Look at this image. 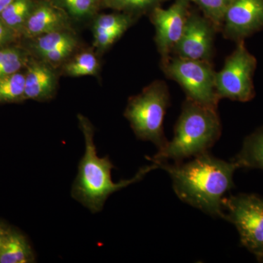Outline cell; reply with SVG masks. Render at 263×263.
Masks as SVG:
<instances>
[{
  "label": "cell",
  "instance_id": "cell-1",
  "mask_svg": "<svg viewBox=\"0 0 263 263\" xmlns=\"http://www.w3.org/2000/svg\"><path fill=\"white\" fill-rule=\"evenodd\" d=\"M153 162L168 173L180 200L224 219V195L234 186L233 174L238 168L234 162H226L205 152L187 163Z\"/></svg>",
  "mask_w": 263,
  "mask_h": 263
},
{
  "label": "cell",
  "instance_id": "cell-2",
  "mask_svg": "<svg viewBox=\"0 0 263 263\" xmlns=\"http://www.w3.org/2000/svg\"><path fill=\"white\" fill-rule=\"evenodd\" d=\"M79 127L84 135L85 153L79 165V172L72 188V197L92 214L103 209L108 197L115 192L138 182L151 171L159 168L157 164L146 166L135 177L119 183L112 181L111 170L114 165L108 156L99 157L94 141L95 128L82 114L78 115Z\"/></svg>",
  "mask_w": 263,
  "mask_h": 263
},
{
  "label": "cell",
  "instance_id": "cell-3",
  "mask_svg": "<svg viewBox=\"0 0 263 263\" xmlns=\"http://www.w3.org/2000/svg\"><path fill=\"white\" fill-rule=\"evenodd\" d=\"M217 109L186 99L175 127L172 141L167 142L151 160L179 162L184 159L208 152L221 136Z\"/></svg>",
  "mask_w": 263,
  "mask_h": 263
},
{
  "label": "cell",
  "instance_id": "cell-4",
  "mask_svg": "<svg viewBox=\"0 0 263 263\" xmlns=\"http://www.w3.org/2000/svg\"><path fill=\"white\" fill-rule=\"evenodd\" d=\"M168 89L163 81L148 85L136 96L132 97L124 111L137 138L155 143L158 149L167 143L163 122L169 105Z\"/></svg>",
  "mask_w": 263,
  "mask_h": 263
},
{
  "label": "cell",
  "instance_id": "cell-5",
  "mask_svg": "<svg viewBox=\"0 0 263 263\" xmlns=\"http://www.w3.org/2000/svg\"><path fill=\"white\" fill-rule=\"evenodd\" d=\"M164 73L179 83L189 100L217 109L219 99L216 89V72L210 62L181 57H168L162 61Z\"/></svg>",
  "mask_w": 263,
  "mask_h": 263
},
{
  "label": "cell",
  "instance_id": "cell-6",
  "mask_svg": "<svg viewBox=\"0 0 263 263\" xmlns=\"http://www.w3.org/2000/svg\"><path fill=\"white\" fill-rule=\"evenodd\" d=\"M257 65V59L247 49L245 41L237 42L223 68L216 72V89L219 99L241 103L252 100L255 96L253 77Z\"/></svg>",
  "mask_w": 263,
  "mask_h": 263
},
{
  "label": "cell",
  "instance_id": "cell-7",
  "mask_svg": "<svg viewBox=\"0 0 263 263\" xmlns=\"http://www.w3.org/2000/svg\"><path fill=\"white\" fill-rule=\"evenodd\" d=\"M223 205L224 219L237 228L241 245L260 260L263 257V198L240 194L226 197Z\"/></svg>",
  "mask_w": 263,
  "mask_h": 263
},
{
  "label": "cell",
  "instance_id": "cell-8",
  "mask_svg": "<svg viewBox=\"0 0 263 263\" xmlns=\"http://www.w3.org/2000/svg\"><path fill=\"white\" fill-rule=\"evenodd\" d=\"M190 0H176L167 9L157 6L152 10L151 21L156 29L155 42L162 57L167 60L182 35L187 19Z\"/></svg>",
  "mask_w": 263,
  "mask_h": 263
},
{
  "label": "cell",
  "instance_id": "cell-9",
  "mask_svg": "<svg viewBox=\"0 0 263 263\" xmlns=\"http://www.w3.org/2000/svg\"><path fill=\"white\" fill-rule=\"evenodd\" d=\"M214 31L215 27L206 17L189 13L182 35L172 53L181 58L209 61L212 54Z\"/></svg>",
  "mask_w": 263,
  "mask_h": 263
},
{
  "label": "cell",
  "instance_id": "cell-10",
  "mask_svg": "<svg viewBox=\"0 0 263 263\" xmlns=\"http://www.w3.org/2000/svg\"><path fill=\"white\" fill-rule=\"evenodd\" d=\"M224 36L238 42L263 29V0H232L224 15Z\"/></svg>",
  "mask_w": 263,
  "mask_h": 263
},
{
  "label": "cell",
  "instance_id": "cell-11",
  "mask_svg": "<svg viewBox=\"0 0 263 263\" xmlns=\"http://www.w3.org/2000/svg\"><path fill=\"white\" fill-rule=\"evenodd\" d=\"M27 48L32 56L57 68L76 53L79 41L72 29L55 31L27 40Z\"/></svg>",
  "mask_w": 263,
  "mask_h": 263
},
{
  "label": "cell",
  "instance_id": "cell-12",
  "mask_svg": "<svg viewBox=\"0 0 263 263\" xmlns=\"http://www.w3.org/2000/svg\"><path fill=\"white\" fill-rule=\"evenodd\" d=\"M71 29V18L52 0H37L24 26L22 37L32 39L55 31Z\"/></svg>",
  "mask_w": 263,
  "mask_h": 263
},
{
  "label": "cell",
  "instance_id": "cell-13",
  "mask_svg": "<svg viewBox=\"0 0 263 263\" xmlns=\"http://www.w3.org/2000/svg\"><path fill=\"white\" fill-rule=\"evenodd\" d=\"M24 73V101H48L55 96L59 78L56 68L53 66L32 56L26 66Z\"/></svg>",
  "mask_w": 263,
  "mask_h": 263
},
{
  "label": "cell",
  "instance_id": "cell-14",
  "mask_svg": "<svg viewBox=\"0 0 263 263\" xmlns=\"http://www.w3.org/2000/svg\"><path fill=\"white\" fill-rule=\"evenodd\" d=\"M35 255L27 237L9 226L0 252V263H31Z\"/></svg>",
  "mask_w": 263,
  "mask_h": 263
},
{
  "label": "cell",
  "instance_id": "cell-15",
  "mask_svg": "<svg viewBox=\"0 0 263 263\" xmlns=\"http://www.w3.org/2000/svg\"><path fill=\"white\" fill-rule=\"evenodd\" d=\"M233 162L239 167L263 171V125L246 138L243 147Z\"/></svg>",
  "mask_w": 263,
  "mask_h": 263
},
{
  "label": "cell",
  "instance_id": "cell-16",
  "mask_svg": "<svg viewBox=\"0 0 263 263\" xmlns=\"http://www.w3.org/2000/svg\"><path fill=\"white\" fill-rule=\"evenodd\" d=\"M100 64L93 52L82 51L73 55L62 65V73L70 77L97 76L100 72Z\"/></svg>",
  "mask_w": 263,
  "mask_h": 263
},
{
  "label": "cell",
  "instance_id": "cell-17",
  "mask_svg": "<svg viewBox=\"0 0 263 263\" xmlns=\"http://www.w3.org/2000/svg\"><path fill=\"white\" fill-rule=\"evenodd\" d=\"M36 3L37 0H14L0 13V18L22 37L24 26Z\"/></svg>",
  "mask_w": 263,
  "mask_h": 263
},
{
  "label": "cell",
  "instance_id": "cell-18",
  "mask_svg": "<svg viewBox=\"0 0 263 263\" xmlns=\"http://www.w3.org/2000/svg\"><path fill=\"white\" fill-rule=\"evenodd\" d=\"M32 54L25 47L12 46L0 48V77L25 68Z\"/></svg>",
  "mask_w": 263,
  "mask_h": 263
},
{
  "label": "cell",
  "instance_id": "cell-19",
  "mask_svg": "<svg viewBox=\"0 0 263 263\" xmlns=\"http://www.w3.org/2000/svg\"><path fill=\"white\" fill-rule=\"evenodd\" d=\"M57 6L65 10L71 20L84 21L95 18L103 0H52Z\"/></svg>",
  "mask_w": 263,
  "mask_h": 263
},
{
  "label": "cell",
  "instance_id": "cell-20",
  "mask_svg": "<svg viewBox=\"0 0 263 263\" xmlns=\"http://www.w3.org/2000/svg\"><path fill=\"white\" fill-rule=\"evenodd\" d=\"M25 73L19 71L0 77V103H19L24 101Z\"/></svg>",
  "mask_w": 263,
  "mask_h": 263
},
{
  "label": "cell",
  "instance_id": "cell-21",
  "mask_svg": "<svg viewBox=\"0 0 263 263\" xmlns=\"http://www.w3.org/2000/svg\"><path fill=\"white\" fill-rule=\"evenodd\" d=\"M136 17L119 12L110 14L97 15L93 22V36L110 32L118 28L129 29Z\"/></svg>",
  "mask_w": 263,
  "mask_h": 263
},
{
  "label": "cell",
  "instance_id": "cell-22",
  "mask_svg": "<svg viewBox=\"0 0 263 263\" xmlns=\"http://www.w3.org/2000/svg\"><path fill=\"white\" fill-rule=\"evenodd\" d=\"M162 0H103L105 8L136 17L158 6Z\"/></svg>",
  "mask_w": 263,
  "mask_h": 263
},
{
  "label": "cell",
  "instance_id": "cell-23",
  "mask_svg": "<svg viewBox=\"0 0 263 263\" xmlns=\"http://www.w3.org/2000/svg\"><path fill=\"white\" fill-rule=\"evenodd\" d=\"M200 7L216 29L222 28L224 15L232 0H190Z\"/></svg>",
  "mask_w": 263,
  "mask_h": 263
},
{
  "label": "cell",
  "instance_id": "cell-24",
  "mask_svg": "<svg viewBox=\"0 0 263 263\" xmlns=\"http://www.w3.org/2000/svg\"><path fill=\"white\" fill-rule=\"evenodd\" d=\"M127 30L125 28H118L94 36V46L98 51L103 52L110 48L117 40L122 37Z\"/></svg>",
  "mask_w": 263,
  "mask_h": 263
},
{
  "label": "cell",
  "instance_id": "cell-25",
  "mask_svg": "<svg viewBox=\"0 0 263 263\" xmlns=\"http://www.w3.org/2000/svg\"><path fill=\"white\" fill-rule=\"evenodd\" d=\"M20 37L18 33L8 27L0 18V48L12 46Z\"/></svg>",
  "mask_w": 263,
  "mask_h": 263
},
{
  "label": "cell",
  "instance_id": "cell-26",
  "mask_svg": "<svg viewBox=\"0 0 263 263\" xmlns=\"http://www.w3.org/2000/svg\"><path fill=\"white\" fill-rule=\"evenodd\" d=\"M8 228H9V226L5 224L3 221H0V252H1L2 247H3V243H4L5 236H6Z\"/></svg>",
  "mask_w": 263,
  "mask_h": 263
},
{
  "label": "cell",
  "instance_id": "cell-27",
  "mask_svg": "<svg viewBox=\"0 0 263 263\" xmlns=\"http://www.w3.org/2000/svg\"><path fill=\"white\" fill-rule=\"evenodd\" d=\"M14 0H0V13Z\"/></svg>",
  "mask_w": 263,
  "mask_h": 263
},
{
  "label": "cell",
  "instance_id": "cell-28",
  "mask_svg": "<svg viewBox=\"0 0 263 263\" xmlns=\"http://www.w3.org/2000/svg\"><path fill=\"white\" fill-rule=\"evenodd\" d=\"M259 261H260V262H263V257H262V259H260V260H259Z\"/></svg>",
  "mask_w": 263,
  "mask_h": 263
},
{
  "label": "cell",
  "instance_id": "cell-29",
  "mask_svg": "<svg viewBox=\"0 0 263 263\" xmlns=\"http://www.w3.org/2000/svg\"></svg>",
  "mask_w": 263,
  "mask_h": 263
}]
</instances>
